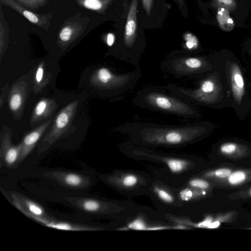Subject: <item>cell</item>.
I'll return each mask as SVG.
<instances>
[{
  "mask_svg": "<svg viewBox=\"0 0 251 251\" xmlns=\"http://www.w3.org/2000/svg\"><path fill=\"white\" fill-rule=\"evenodd\" d=\"M179 195L182 201H188L192 198L193 192L190 189L186 188L181 190Z\"/></svg>",
  "mask_w": 251,
  "mask_h": 251,
  "instance_id": "f546056e",
  "label": "cell"
},
{
  "mask_svg": "<svg viewBox=\"0 0 251 251\" xmlns=\"http://www.w3.org/2000/svg\"><path fill=\"white\" fill-rule=\"evenodd\" d=\"M171 7L166 0H138V15L144 28H162Z\"/></svg>",
  "mask_w": 251,
  "mask_h": 251,
  "instance_id": "8992f818",
  "label": "cell"
},
{
  "mask_svg": "<svg viewBox=\"0 0 251 251\" xmlns=\"http://www.w3.org/2000/svg\"><path fill=\"white\" fill-rule=\"evenodd\" d=\"M114 129L128 135L139 143L176 146L194 141L205 129L200 124L166 125L150 122H132L122 124Z\"/></svg>",
  "mask_w": 251,
  "mask_h": 251,
  "instance_id": "7a4b0ae2",
  "label": "cell"
},
{
  "mask_svg": "<svg viewBox=\"0 0 251 251\" xmlns=\"http://www.w3.org/2000/svg\"><path fill=\"white\" fill-rule=\"evenodd\" d=\"M11 203L27 217L36 220L38 218H51L38 204L17 192L10 193Z\"/></svg>",
  "mask_w": 251,
  "mask_h": 251,
  "instance_id": "7c38bea8",
  "label": "cell"
},
{
  "mask_svg": "<svg viewBox=\"0 0 251 251\" xmlns=\"http://www.w3.org/2000/svg\"><path fill=\"white\" fill-rule=\"evenodd\" d=\"M198 46L197 38L191 33H188L185 35L184 42L180 50L187 53H194L197 50Z\"/></svg>",
  "mask_w": 251,
  "mask_h": 251,
  "instance_id": "ac0fdd59",
  "label": "cell"
},
{
  "mask_svg": "<svg viewBox=\"0 0 251 251\" xmlns=\"http://www.w3.org/2000/svg\"><path fill=\"white\" fill-rule=\"evenodd\" d=\"M128 226L130 228L136 230H147L145 224L140 219H137L131 222L128 225Z\"/></svg>",
  "mask_w": 251,
  "mask_h": 251,
  "instance_id": "4316f807",
  "label": "cell"
},
{
  "mask_svg": "<svg viewBox=\"0 0 251 251\" xmlns=\"http://www.w3.org/2000/svg\"><path fill=\"white\" fill-rule=\"evenodd\" d=\"M155 192L159 197L163 201L168 202H171L173 201L172 196L166 191L159 188H156Z\"/></svg>",
  "mask_w": 251,
  "mask_h": 251,
  "instance_id": "484cf974",
  "label": "cell"
},
{
  "mask_svg": "<svg viewBox=\"0 0 251 251\" xmlns=\"http://www.w3.org/2000/svg\"><path fill=\"white\" fill-rule=\"evenodd\" d=\"M31 92H33L32 72L20 77L10 87L8 97V106L15 119L22 117L26 102Z\"/></svg>",
  "mask_w": 251,
  "mask_h": 251,
  "instance_id": "52a82bcc",
  "label": "cell"
},
{
  "mask_svg": "<svg viewBox=\"0 0 251 251\" xmlns=\"http://www.w3.org/2000/svg\"><path fill=\"white\" fill-rule=\"evenodd\" d=\"M41 224L52 228L67 231H97L100 230L98 227L58 221L54 220L52 218L43 221Z\"/></svg>",
  "mask_w": 251,
  "mask_h": 251,
  "instance_id": "9a60e30c",
  "label": "cell"
},
{
  "mask_svg": "<svg viewBox=\"0 0 251 251\" xmlns=\"http://www.w3.org/2000/svg\"><path fill=\"white\" fill-rule=\"evenodd\" d=\"M115 40V35L114 34L112 33H109L107 34L106 36V44L109 48L111 47L113 45Z\"/></svg>",
  "mask_w": 251,
  "mask_h": 251,
  "instance_id": "1f68e13d",
  "label": "cell"
},
{
  "mask_svg": "<svg viewBox=\"0 0 251 251\" xmlns=\"http://www.w3.org/2000/svg\"><path fill=\"white\" fill-rule=\"evenodd\" d=\"M0 1L3 4L9 6L25 17L31 23L41 28L47 27L49 24L47 16L34 13L15 0H0Z\"/></svg>",
  "mask_w": 251,
  "mask_h": 251,
  "instance_id": "5bb4252c",
  "label": "cell"
},
{
  "mask_svg": "<svg viewBox=\"0 0 251 251\" xmlns=\"http://www.w3.org/2000/svg\"><path fill=\"white\" fill-rule=\"evenodd\" d=\"M60 71L58 63L47 59L40 61L32 71V92L38 95L52 87Z\"/></svg>",
  "mask_w": 251,
  "mask_h": 251,
  "instance_id": "ba28073f",
  "label": "cell"
},
{
  "mask_svg": "<svg viewBox=\"0 0 251 251\" xmlns=\"http://www.w3.org/2000/svg\"><path fill=\"white\" fill-rule=\"evenodd\" d=\"M137 181L136 177L132 175H129L124 178L123 183L125 186L129 187L136 184Z\"/></svg>",
  "mask_w": 251,
  "mask_h": 251,
  "instance_id": "4dcf8cb0",
  "label": "cell"
},
{
  "mask_svg": "<svg viewBox=\"0 0 251 251\" xmlns=\"http://www.w3.org/2000/svg\"><path fill=\"white\" fill-rule=\"evenodd\" d=\"M210 222L209 220H205L198 224L197 226L199 227H208Z\"/></svg>",
  "mask_w": 251,
  "mask_h": 251,
  "instance_id": "d6a6232c",
  "label": "cell"
},
{
  "mask_svg": "<svg viewBox=\"0 0 251 251\" xmlns=\"http://www.w3.org/2000/svg\"><path fill=\"white\" fill-rule=\"evenodd\" d=\"M249 193L251 195V189L250 190Z\"/></svg>",
  "mask_w": 251,
  "mask_h": 251,
  "instance_id": "d590c367",
  "label": "cell"
},
{
  "mask_svg": "<svg viewBox=\"0 0 251 251\" xmlns=\"http://www.w3.org/2000/svg\"><path fill=\"white\" fill-rule=\"evenodd\" d=\"M231 78L233 95L236 100H241L244 93V81L240 70L236 66L232 68Z\"/></svg>",
  "mask_w": 251,
  "mask_h": 251,
  "instance_id": "e0dca14e",
  "label": "cell"
},
{
  "mask_svg": "<svg viewBox=\"0 0 251 251\" xmlns=\"http://www.w3.org/2000/svg\"><path fill=\"white\" fill-rule=\"evenodd\" d=\"M190 185L194 187L206 189L208 187L209 183L203 180L195 179L190 181Z\"/></svg>",
  "mask_w": 251,
  "mask_h": 251,
  "instance_id": "d4e9b609",
  "label": "cell"
},
{
  "mask_svg": "<svg viewBox=\"0 0 251 251\" xmlns=\"http://www.w3.org/2000/svg\"><path fill=\"white\" fill-rule=\"evenodd\" d=\"M141 75L140 67L119 73L108 65H99L82 74L79 86L94 96L116 100L131 92Z\"/></svg>",
  "mask_w": 251,
  "mask_h": 251,
  "instance_id": "277c9868",
  "label": "cell"
},
{
  "mask_svg": "<svg viewBox=\"0 0 251 251\" xmlns=\"http://www.w3.org/2000/svg\"><path fill=\"white\" fill-rule=\"evenodd\" d=\"M16 1L21 5L30 9H34L40 8L33 0H16Z\"/></svg>",
  "mask_w": 251,
  "mask_h": 251,
  "instance_id": "f1b7e54d",
  "label": "cell"
},
{
  "mask_svg": "<svg viewBox=\"0 0 251 251\" xmlns=\"http://www.w3.org/2000/svg\"><path fill=\"white\" fill-rule=\"evenodd\" d=\"M66 95L44 97L35 104L32 111L30 125L38 126L52 118L61 106Z\"/></svg>",
  "mask_w": 251,
  "mask_h": 251,
  "instance_id": "9c48e42d",
  "label": "cell"
},
{
  "mask_svg": "<svg viewBox=\"0 0 251 251\" xmlns=\"http://www.w3.org/2000/svg\"><path fill=\"white\" fill-rule=\"evenodd\" d=\"M237 148L236 145L232 143H228L221 146V151L225 154H231L234 152Z\"/></svg>",
  "mask_w": 251,
  "mask_h": 251,
  "instance_id": "cb8c5ba5",
  "label": "cell"
},
{
  "mask_svg": "<svg viewBox=\"0 0 251 251\" xmlns=\"http://www.w3.org/2000/svg\"><path fill=\"white\" fill-rule=\"evenodd\" d=\"M167 165L170 170L173 173H178L183 170L187 165V162L184 160L171 158L167 160Z\"/></svg>",
  "mask_w": 251,
  "mask_h": 251,
  "instance_id": "ffe728a7",
  "label": "cell"
},
{
  "mask_svg": "<svg viewBox=\"0 0 251 251\" xmlns=\"http://www.w3.org/2000/svg\"><path fill=\"white\" fill-rule=\"evenodd\" d=\"M221 3H224L227 5H231L233 4V0H218Z\"/></svg>",
  "mask_w": 251,
  "mask_h": 251,
  "instance_id": "836d02e7",
  "label": "cell"
},
{
  "mask_svg": "<svg viewBox=\"0 0 251 251\" xmlns=\"http://www.w3.org/2000/svg\"><path fill=\"white\" fill-rule=\"evenodd\" d=\"M53 116L45 122L40 124L32 131L27 133L22 142V150L20 156L21 163L38 144L52 122Z\"/></svg>",
  "mask_w": 251,
  "mask_h": 251,
  "instance_id": "4fadbf2b",
  "label": "cell"
},
{
  "mask_svg": "<svg viewBox=\"0 0 251 251\" xmlns=\"http://www.w3.org/2000/svg\"><path fill=\"white\" fill-rule=\"evenodd\" d=\"M219 225V223L218 222H215L213 223H210L208 226V228H216L218 227Z\"/></svg>",
  "mask_w": 251,
  "mask_h": 251,
  "instance_id": "e575fe53",
  "label": "cell"
},
{
  "mask_svg": "<svg viewBox=\"0 0 251 251\" xmlns=\"http://www.w3.org/2000/svg\"><path fill=\"white\" fill-rule=\"evenodd\" d=\"M136 106L184 118H194L199 113L194 104L169 92L165 86L147 85L134 95Z\"/></svg>",
  "mask_w": 251,
  "mask_h": 251,
  "instance_id": "5b68a950",
  "label": "cell"
},
{
  "mask_svg": "<svg viewBox=\"0 0 251 251\" xmlns=\"http://www.w3.org/2000/svg\"><path fill=\"white\" fill-rule=\"evenodd\" d=\"M22 144L13 145L12 131L4 125L0 134V160L1 167L16 168L20 164Z\"/></svg>",
  "mask_w": 251,
  "mask_h": 251,
  "instance_id": "30bf717a",
  "label": "cell"
},
{
  "mask_svg": "<svg viewBox=\"0 0 251 251\" xmlns=\"http://www.w3.org/2000/svg\"><path fill=\"white\" fill-rule=\"evenodd\" d=\"M217 18L219 25L223 29L229 30L232 28L234 25L233 21L224 8H222L218 10Z\"/></svg>",
  "mask_w": 251,
  "mask_h": 251,
  "instance_id": "d6986e66",
  "label": "cell"
},
{
  "mask_svg": "<svg viewBox=\"0 0 251 251\" xmlns=\"http://www.w3.org/2000/svg\"><path fill=\"white\" fill-rule=\"evenodd\" d=\"M138 0H127L125 12L116 22L115 40L109 55L139 67L147 46L144 27L138 15Z\"/></svg>",
  "mask_w": 251,
  "mask_h": 251,
  "instance_id": "3957f363",
  "label": "cell"
},
{
  "mask_svg": "<svg viewBox=\"0 0 251 251\" xmlns=\"http://www.w3.org/2000/svg\"><path fill=\"white\" fill-rule=\"evenodd\" d=\"M231 171L228 169H220L215 171L213 174L216 177L221 178H226L229 176Z\"/></svg>",
  "mask_w": 251,
  "mask_h": 251,
  "instance_id": "83f0119b",
  "label": "cell"
},
{
  "mask_svg": "<svg viewBox=\"0 0 251 251\" xmlns=\"http://www.w3.org/2000/svg\"><path fill=\"white\" fill-rule=\"evenodd\" d=\"M86 96L80 94L66 96L51 125L38 143V154L45 152L55 144L76 132L86 131L90 125Z\"/></svg>",
  "mask_w": 251,
  "mask_h": 251,
  "instance_id": "6da1fadb",
  "label": "cell"
},
{
  "mask_svg": "<svg viewBox=\"0 0 251 251\" xmlns=\"http://www.w3.org/2000/svg\"><path fill=\"white\" fill-rule=\"evenodd\" d=\"M44 176L54 180L62 186L74 190L87 188L91 183L88 176L72 172L53 170L45 173Z\"/></svg>",
  "mask_w": 251,
  "mask_h": 251,
  "instance_id": "8fae6325",
  "label": "cell"
},
{
  "mask_svg": "<svg viewBox=\"0 0 251 251\" xmlns=\"http://www.w3.org/2000/svg\"><path fill=\"white\" fill-rule=\"evenodd\" d=\"M182 17L186 18L188 15V7L185 0H174Z\"/></svg>",
  "mask_w": 251,
  "mask_h": 251,
  "instance_id": "7402d4cb",
  "label": "cell"
},
{
  "mask_svg": "<svg viewBox=\"0 0 251 251\" xmlns=\"http://www.w3.org/2000/svg\"><path fill=\"white\" fill-rule=\"evenodd\" d=\"M74 25L75 24L68 25L62 28L59 34L57 45L62 50H66L76 39L75 37H78V34L75 33L78 28L75 30Z\"/></svg>",
  "mask_w": 251,
  "mask_h": 251,
  "instance_id": "2e32d148",
  "label": "cell"
},
{
  "mask_svg": "<svg viewBox=\"0 0 251 251\" xmlns=\"http://www.w3.org/2000/svg\"><path fill=\"white\" fill-rule=\"evenodd\" d=\"M246 179L244 172L241 171L234 172L229 175L228 182L232 185H236L243 182Z\"/></svg>",
  "mask_w": 251,
  "mask_h": 251,
  "instance_id": "44dd1931",
  "label": "cell"
},
{
  "mask_svg": "<svg viewBox=\"0 0 251 251\" xmlns=\"http://www.w3.org/2000/svg\"><path fill=\"white\" fill-rule=\"evenodd\" d=\"M10 88H9V83L7 82L2 87L0 88V107H2V105L4 104L8 98Z\"/></svg>",
  "mask_w": 251,
  "mask_h": 251,
  "instance_id": "603a6c76",
  "label": "cell"
}]
</instances>
